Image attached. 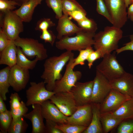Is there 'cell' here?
I'll list each match as a JSON object with an SVG mask.
<instances>
[{
    "label": "cell",
    "mask_w": 133,
    "mask_h": 133,
    "mask_svg": "<svg viewBox=\"0 0 133 133\" xmlns=\"http://www.w3.org/2000/svg\"><path fill=\"white\" fill-rule=\"evenodd\" d=\"M77 23L78 26L85 32L95 33L98 29L97 23L92 19L87 17Z\"/></svg>",
    "instance_id": "1f68e13d"
},
{
    "label": "cell",
    "mask_w": 133,
    "mask_h": 133,
    "mask_svg": "<svg viewBox=\"0 0 133 133\" xmlns=\"http://www.w3.org/2000/svg\"><path fill=\"white\" fill-rule=\"evenodd\" d=\"M103 57L101 53L98 50L92 51L89 54L87 60L89 68L91 69L94 62L96 60Z\"/></svg>",
    "instance_id": "7bdbcfd3"
},
{
    "label": "cell",
    "mask_w": 133,
    "mask_h": 133,
    "mask_svg": "<svg viewBox=\"0 0 133 133\" xmlns=\"http://www.w3.org/2000/svg\"><path fill=\"white\" fill-rule=\"evenodd\" d=\"M118 126L117 133H133V118L122 121Z\"/></svg>",
    "instance_id": "836d02e7"
},
{
    "label": "cell",
    "mask_w": 133,
    "mask_h": 133,
    "mask_svg": "<svg viewBox=\"0 0 133 133\" xmlns=\"http://www.w3.org/2000/svg\"><path fill=\"white\" fill-rule=\"evenodd\" d=\"M74 56L72 51H66L58 56L46 59L44 64V70L41 77L46 84V89L53 91L56 81L62 77L61 72L70 58Z\"/></svg>",
    "instance_id": "6da1fadb"
},
{
    "label": "cell",
    "mask_w": 133,
    "mask_h": 133,
    "mask_svg": "<svg viewBox=\"0 0 133 133\" xmlns=\"http://www.w3.org/2000/svg\"><path fill=\"white\" fill-rule=\"evenodd\" d=\"M95 33L82 30L74 36L63 37L55 42V46L59 50L71 51H79L92 47L94 44Z\"/></svg>",
    "instance_id": "3957f363"
},
{
    "label": "cell",
    "mask_w": 133,
    "mask_h": 133,
    "mask_svg": "<svg viewBox=\"0 0 133 133\" xmlns=\"http://www.w3.org/2000/svg\"><path fill=\"white\" fill-rule=\"evenodd\" d=\"M47 6L51 9L55 14L56 18L58 19L63 15V6L62 0H45Z\"/></svg>",
    "instance_id": "d6a6232c"
},
{
    "label": "cell",
    "mask_w": 133,
    "mask_h": 133,
    "mask_svg": "<svg viewBox=\"0 0 133 133\" xmlns=\"http://www.w3.org/2000/svg\"><path fill=\"white\" fill-rule=\"evenodd\" d=\"M23 116L13 119L8 129V133H25L29 125Z\"/></svg>",
    "instance_id": "4316f807"
},
{
    "label": "cell",
    "mask_w": 133,
    "mask_h": 133,
    "mask_svg": "<svg viewBox=\"0 0 133 133\" xmlns=\"http://www.w3.org/2000/svg\"><path fill=\"white\" fill-rule=\"evenodd\" d=\"M111 112L123 120L133 118V98L126 101L115 110Z\"/></svg>",
    "instance_id": "603a6c76"
},
{
    "label": "cell",
    "mask_w": 133,
    "mask_h": 133,
    "mask_svg": "<svg viewBox=\"0 0 133 133\" xmlns=\"http://www.w3.org/2000/svg\"><path fill=\"white\" fill-rule=\"evenodd\" d=\"M132 3H133V0H132Z\"/></svg>",
    "instance_id": "f907efd6"
},
{
    "label": "cell",
    "mask_w": 133,
    "mask_h": 133,
    "mask_svg": "<svg viewBox=\"0 0 133 133\" xmlns=\"http://www.w3.org/2000/svg\"><path fill=\"white\" fill-rule=\"evenodd\" d=\"M93 81L82 83L77 82L70 91L77 106L91 103Z\"/></svg>",
    "instance_id": "7c38bea8"
},
{
    "label": "cell",
    "mask_w": 133,
    "mask_h": 133,
    "mask_svg": "<svg viewBox=\"0 0 133 133\" xmlns=\"http://www.w3.org/2000/svg\"><path fill=\"white\" fill-rule=\"evenodd\" d=\"M96 67L98 70L109 81L122 75L126 72L116 58L115 53L105 54Z\"/></svg>",
    "instance_id": "8992f818"
},
{
    "label": "cell",
    "mask_w": 133,
    "mask_h": 133,
    "mask_svg": "<svg viewBox=\"0 0 133 133\" xmlns=\"http://www.w3.org/2000/svg\"><path fill=\"white\" fill-rule=\"evenodd\" d=\"M14 42L17 47L21 48L23 52L27 57L32 58L37 56L40 61L48 57L47 49L44 45L37 40L31 38H21L19 36Z\"/></svg>",
    "instance_id": "5b68a950"
},
{
    "label": "cell",
    "mask_w": 133,
    "mask_h": 133,
    "mask_svg": "<svg viewBox=\"0 0 133 133\" xmlns=\"http://www.w3.org/2000/svg\"><path fill=\"white\" fill-rule=\"evenodd\" d=\"M19 3L21 5L23 3H25L30 0H14Z\"/></svg>",
    "instance_id": "681fc988"
},
{
    "label": "cell",
    "mask_w": 133,
    "mask_h": 133,
    "mask_svg": "<svg viewBox=\"0 0 133 133\" xmlns=\"http://www.w3.org/2000/svg\"><path fill=\"white\" fill-rule=\"evenodd\" d=\"M2 98L0 96V113L6 111L8 110Z\"/></svg>",
    "instance_id": "7dc6e473"
},
{
    "label": "cell",
    "mask_w": 133,
    "mask_h": 133,
    "mask_svg": "<svg viewBox=\"0 0 133 133\" xmlns=\"http://www.w3.org/2000/svg\"><path fill=\"white\" fill-rule=\"evenodd\" d=\"M123 35L121 28L113 25L106 26L103 30L95 33L94 38V48L95 50L99 51L103 57L118 48V43Z\"/></svg>",
    "instance_id": "7a4b0ae2"
},
{
    "label": "cell",
    "mask_w": 133,
    "mask_h": 133,
    "mask_svg": "<svg viewBox=\"0 0 133 133\" xmlns=\"http://www.w3.org/2000/svg\"><path fill=\"white\" fill-rule=\"evenodd\" d=\"M92 117L89 126L83 133H102L103 131L100 119V103H92Z\"/></svg>",
    "instance_id": "7402d4cb"
},
{
    "label": "cell",
    "mask_w": 133,
    "mask_h": 133,
    "mask_svg": "<svg viewBox=\"0 0 133 133\" xmlns=\"http://www.w3.org/2000/svg\"><path fill=\"white\" fill-rule=\"evenodd\" d=\"M56 127L63 133H83L87 127L68 123L57 124Z\"/></svg>",
    "instance_id": "83f0119b"
},
{
    "label": "cell",
    "mask_w": 133,
    "mask_h": 133,
    "mask_svg": "<svg viewBox=\"0 0 133 133\" xmlns=\"http://www.w3.org/2000/svg\"><path fill=\"white\" fill-rule=\"evenodd\" d=\"M23 22L14 11L0 12V27L10 41H14L24 31Z\"/></svg>",
    "instance_id": "277c9868"
},
{
    "label": "cell",
    "mask_w": 133,
    "mask_h": 133,
    "mask_svg": "<svg viewBox=\"0 0 133 133\" xmlns=\"http://www.w3.org/2000/svg\"><path fill=\"white\" fill-rule=\"evenodd\" d=\"M40 37L41 39L44 40L45 43L48 42L53 46L57 37L53 32L48 29L42 31Z\"/></svg>",
    "instance_id": "f35d334b"
},
{
    "label": "cell",
    "mask_w": 133,
    "mask_h": 133,
    "mask_svg": "<svg viewBox=\"0 0 133 133\" xmlns=\"http://www.w3.org/2000/svg\"><path fill=\"white\" fill-rule=\"evenodd\" d=\"M63 12L64 14H67L73 11L85 10L82 6L75 0H62Z\"/></svg>",
    "instance_id": "f546056e"
},
{
    "label": "cell",
    "mask_w": 133,
    "mask_h": 133,
    "mask_svg": "<svg viewBox=\"0 0 133 133\" xmlns=\"http://www.w3.org/2000/svg\"><path fill=\"white\" fill-rule=\"evenodd\" d=\"M43 116L45 119L53 121L58 124L67 123L68 116L64 115L50 100L40 104Z\"/></svg>",
    "instance_id": "2e32d148"
},
{
    "label": "cell",
    "mask_w": 133,
    "mask_h": 133,
    "mask_svg": "<svg viewBox=\"0 0 133 133\" xmlns=\"http://www.w3.org/2000/svg\"><path fill=\"white\" fill-rule=\"evenodd\" d=\"M94 50L92 47L79 50V55L76 58H74L72 65V68L74 69L78 65H84L85 61L87 60L90 54Z\"/></svg>",
    "instance_id": "4dcf8cb0"
},
{
    "label": "cell",
    "mask_w": 133,
    "mask_h": 133,
    "mask_svg": "<svg viewBox=\"0 0 133 133\" xmlns=\"http://www.w3.org/2000/svg\"><path fill=\"white\" fill-rule=\"evenodd\" d=\"M112 18L113 26L121 28L128 18L127 8L125 0H104Z\"/></svg>",
    "instance_id": "ba28073f"
},
{
    "label": "cell",
    "mask_w": 133,
    "mask_h": 133,
    "mask_svg": "<svg viewBox=\"0 0 133 133\" xmlns=\"http://www.w3.org/2000/svg\"><path fill=\"white\" fill-rule=\"evenodd\" d=\"M50 100L64 115L68 116L71 115L78 107L73 95L70 91L55 93Z\"/></svg>",
    "instance_id": "8fae6325"
},
{
    "label": "cell",
    "mask_w": 133,
    "mask_h": 133,
    "mask_svg": "<svg viewBox=\"0 0 133 133\" xmlns=\"http://www.w3.org/2000/svg\"><path fill=\"white\" fill-rule=\"evenodd\" d=\"M58 124L55 122L49 119H46L45 124V133H63L57 128Z\"/></svg>",
    "instance_id": "ab89813d"
},
{
    "label": "cell",
    "mask_w": 133,
    "mask_h": 133,
    "mask_svg": "<svg viewBox=\"0 0 133 133\" xmlns=\"http://www.w3.org/2000/svg\"><path fill=\"white\" fill-rule=\"evenodd\" d=\"M20 6L18 3L14 0H0V11L4 13L7 11H13L16 6Z\"/></svg>",
    "instance_id": "8d00e7d4"
},
{
    "label": "cell",
    "mask_w": 133,
    "mask_h": 133,
    "mask_svg": "<svg viewBox=\"0 0 133 133\" xmlns=\"http://www.w3.org/2000/svg\"><path fill=\"white\" fill-rule=\"evenodd\" d=\"M129 37L130 40V42L126 43L123 46L118 48L115 51L117 54L125 51H133V34L130 35Z\"/></svg>",
    "instance_id": "f6af8a7d"
},
{
    "label": "cell",
    "mask_w": 133,
    "mask_h": 133,
    "mask_svg": "<svg viewBox=\"0 0 133 133\" xmlns=\"http://www.w3.org/2000/svg\"><path fill=\"white\" fill-rule=\"evenodd\" d=\"M43 0H30L23 3L18 9L14 11L23 22H30L32 20L34 10L40 4Z\"/></svg>",
    "instance_id": "ffe728a7"
},
{
    "label": "cell",
    "mask_w": 133,
    "mask_h": 133,
    "mask_svg": "<svg viewBox=\"0 0 133 133\" xmlns=\"http://www.w3.org/2000/svg\"><path fill=\"white\" fill-rule=\"evenodd\" d=\"M9 103L10 110L17 108L21 105L22 101L17 92L12 93L10 96Z\"/></svg>",
    "instance_id": "60d3db41"
},
{
    "label": "cell",
    "mask_w": 133,
    "mask_h": 133,
    "mask_svg": "<svg viewBox=\"0 0 133 133\" xmlns=\"http://www.w3.org/2000/svg\"><path fill=\"white\" fill-rule=\"evenodd\" d=\"M17 47L14 41H11L7 47L0 52V64L11 68L16 65Z\"/></svg>",
    "instance_id": "44dd1931"
},
{
    "label": "cell",
    "mask_w": 133,
    "mask_h": 133,
    "mask_svg": "<svg viewBox=\"0 0 133 133\" xmlns=\"http://www.w3.org/2000/svg\"><path fill=\"white\" fill-rule=\"evenodd\" d=\"M11 68L7 66L0 70V96L4 101L7 100L6 95L9 92V88L10 86L9 76Z\"/></svg>",
    "instance_id": "d4e9b609"
},
{
    "label": "cell",
    "mask_w": 133,
    "mask_h": 133,
    "mask_svg": "<svg viewBox=\"0 0 133 133\" xmlns=\"http://www.w3.org/2000/svg\"><path fill=\"white\" fill-rule=\"evenodd\" d=\"M96 11L98 13L105 17L112 24V18L106 8L104 0H96Z\"/></svg>",
    "instance_id": "d590c367"
},
{
    "label": "cell",
    "mask_w": 133,
    "mask_h": 133,
    "mask_svg": "<svg viewBox=\"0 0 133 133\" xmlns=\"http://www.w3.org/2000/svg\"><path fill=\"white\" fill-rule=\"evenodd\" d=\"M28 110L26 103L23 101L20 107L15 109L10 110V111L13 119H15L23 116L27 113Z\"/></svg>",
    "instance_id": "74e56055"
},
{
    "label": "cell",
    "mask_w": 133,
    "mask_h": 133,
    "mask_svg": "<svg viewBox=\"0 0 133 133\" xmlns=\"http://www.w3.org/2000/svg\"><path fill=\"white\" fill-rule=\"evenodd\" d=\"M30 86L26 91L27 106L33 104H41L44 101L50 100L55 93L53 91L48 90L43 81L36 83L31 82Z\"/></svg>",
    "instance_id": "9c48e42d"
},
{
    "label": "cell",
    "mask_w": 133,
    "mask_h": 133,
    "mask_svg": "<svg viewBox=\"0 0 133 133\" xmlns=\"http://www.w3.org/2000/svg\"><path fill=\"white\" fill-rule=\"evenodd\" d=\"M67 14H63L59 19L56 29L57 38L59 40L64 37L70 36L77 34L83 30L71 20Z\"/></svg>",
    "instance_id": "ac0fdd59"
},
{
    "label": "cell",
    "mask_w": 133,
    "mask_h": 133,
    "mask_svg": "<svg viewBox=\"0 0 133 133\" xmlns=\"http://www.w3.org/2000/svg\"><path fill=\"white\" fill-rule=\"evenodd\" d=\"M29 70L16 65L11 68L9 76L10 86L17 92L24 89L30 79Z\"/></svg>",
    "instance_id": "5bb4252c"
},
{
    "label": "cell",
    "mask_w": 133,
    "mask_h": 133,
    "mask_svg": "<svg viewBox=\"0 0 133 133\" xmlns=\"http://www.w3.org/2000/svg\"><path fill=\"white\" fill-rule=\"evenodd\" d=\"M112 88L133 98V75L125 72L119 77L109 81Z\"/></svg>",
    "instance_id": "e0dca14e"
},
{
    "label": "cell",
    "mask_w": 133,
    "mask_h": 133,
    "mask_svg": "<svg viewBox=\"0 0 133 133\" xmlns=\"http://www.w3.org/2000/svg\"><path fill=\"white\" fill-rule=\"evenodd\" d=\"M13 118L10 111L0 113V129L1 133H8Z\"/></svg>",
    "instance_id": "f1b7e54d"
},
{
    "label": "cell",
    "mask_w": 133,
    "mask_h": 133,
    "mask_svg": "<svg viewBox=\"0 0 133 133\" xmlns=\"http://www.w3.org/2000/svg\"><path fill=\"white\" fill-rule=\"evenodd\" d=\"M74 56H72L66 65L65 72L62 78L56 81L53 90L55 93L70 91L82 76V72L74 71L72 67Z\"/></svg>",
    "instance_id": "52a82bcc"
},
{
    "label": "cell",
    "mask_w": 133,
    "mask_h": 133,
    "mask_svg": "<svg viewBox=\"0 0 133 133\" xmlns=\"http://www.w3.org/2000/svg\"><path fill=\"white\" fill-rule=\"evenodd\" d=\"M128 8V18L133 22V3L130 4Z\"/></svg>",
    "instance_id": "bcb514c9"
},
{
    "label": "cell",
    "mask_w": 133,
    "mask_h": 133,
    "mask_svg": "<svg viewBox=\"0 0 133 133\" xmlns=\"http://www.w3.org/2000/svg\"><path fill=\"white\" fill-rule=\"evenodd\" d=\"M100 119L104 133H108L123 121L116 117L111 112L101 113Z\"/></svg>",
    "instance_id": "cb8c5ba5"
},
{
    "label": "cell",
    "mask_w": 133,
    "mask_h": 133,
    "mask_svg": "<svg viewBox=\"0 0 133 133\" xmlns=\"http://www.w3.org/2000/svg\"><path fill=\"white\" fill-rule=\"evenodd\" d=\"M68 15L77 22L87 17V13L85 10H75L69 13Z\"/></svg>",
    "instance_id": "b9f144b4"
},
{
    "label": "cell",
    "mask_w": 133,
    "mask_h": 133,
    "mask_svg": "<svg viewBox=\"0 0 133 133\" xmlns=\"http://www.w3.org/2000/svg\"><path fill=\"white\" fill-rule=\"evenodd\" d=\"M93 81L91 103L100 104L112 88L109 81L97 70Z\"/></svg>",
    "instance_id": "30bf717a"
},
{
    "label": "cell",
    "mask_w": 133,
    "mask_h": 133,
    "mask_svg": "<svg viewBox=\"0 0 133 133\" xmlns=\"http://www.w3.org/2000/svg\"><path fill=\"white\" fill-rule=\"evenodd\" d=\"M32 105L33 109L23 116L25 118L29 120L32 125V133H45L44 119L41 112V105L36 104Z\"/></svg>",
    "instance_id": "d6986e66"
},
{
    "label": "cell",
    "mask_w": 133,
    "mask_h": 133,
    "mask_svg": "<svg viewBox=\"0 0 133 133\" xmlns=\"http://www.w3.org/2000/svg\"><path fill=\"white\" fill-rule=\"evenodd\" d=\"M11 41L3 31L0 29V53L7 47Z\"/></svg>",
    "instance_id": "ee69618b"
},
{
    "label": "cell",
    "mask_w": 133,
    "mask_h": 133,
    "mask_svg": "<svg viewBox=\"0 0 133 133\" xmlns=\"http://www.w3.org/2000/svg\"><path fill=\"white\" fill-rule=\"evenodd\" d=\"M92 106L91 103L78 106L75 112L67 118V123L88 127L91 121Z\"/></svg>",
    "instance_id": "9a60e30c"
},
{
    "label": "cell",
    "mask_w": 133,
    "mask_h": 133,
    "mask_svg": "<svg viewBox=\"0 0 133 133\" xmlns=\"http://www.w3.org/2000/svg\"><path fill=\"white\" fill-rule=\"evenodd\" d=\"M55 24L49 18H43L39 19L37 22L35 27V30L42 32L48 30L50 27L55 26Z\"/></svg>",
    "instance_id": "e575fe53"
},
{
    "label": "cell",
    "mask_w": 133,
    "mask_h": 133,
    "mask_svg": "<svg viewBox=\"0 0 133 133\" xmlns=\"http://www.w3.org/2000/svg\"><path fill=\"white\" fill-rule=\"evenodd\" d=\"M126 6L128 8L129 6L132 3V0H125Z\"/></svg>",
    "instance_id": "c3c4849f"
},
{
    "label": "cell",
    "mask_w": 133,
    "mask_h": 133,
    "mask_svg": "<svg viewBox=\"0 0 133 133\" xmlns=\"http://www.w3.org/2000/svg\"><path fill=\"white\" fill-rule=\"evenodd\" d=\"M132 98L112 88L103 101L100 104V113L113 112L125 102Z\"/></svg>",
    "instance_id": "4fadbf2b"
},
{
    "label": "cell",
    "mask_w": 133,
    "mask_h": 133,
    "mask_svg": "<svg viewBox=\"0 0 133 133\" xmlns=\"http://www.w3.org/2000/svg\"><path fill=\"white\" fill-rule=\"evenodd\" d=\"M17 47V58L16 65L20 67L28 70L33 69L35 67L37 62L40 61L37 56L33 60H30L24 55L21 48Z\"/></svg>",
    "instance_id": "484cf974"
}]
</instances>
